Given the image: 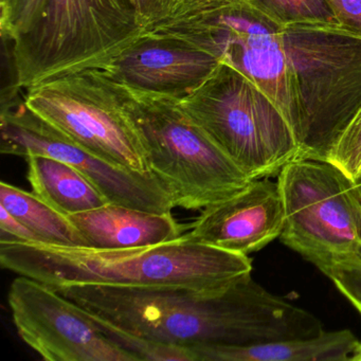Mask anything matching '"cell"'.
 Returning a JSON list of instances; mask_svg holds the SVG:
<instances>
[{
	"mask_svg": "<svg viewBox=\"0 0 361 361\" xmlns=\"http://www.w3.org/2000/svg\"><path fill=\"white\" fill-rule=\"evenodd\" d=\"M47 0H0V29L5 41L24 35L41 16Z\"/></svg>",
	"mask_w": 361,
	"mask_h": 361,
	"instance_id": "cell-19",
	"label": "cell"
},
{
	"mask_svg": "<svg viewBox=\"0 0 361 361\" xmlns=\"http://www.w3.org/2000/svg\"><path fill=\"white\" fill-rule=\"evenodd\" d=\"M302 159L327 161L331 149L361 109V37L338 25L282 28Z\"/></svg>",
	"mask_w": 361,
	"mask_h": 361,
	"instance_id": "cell-3",
	"label": "cell"
},
{
	"mask_svg": "<svg viewBox=\"0 0 361 361\" xmlns=\"http://www.w3.org/2000/svg\"><path fill=\"white\" fill-rule=\"evenodd\" d=\"M251 7L279 26L300 24L338 25L325 0H246Z\"/></svg>",
	"mask_w": 361,
	"mask_h": 361,
	"instance_id": "cell-18",
	"label": "cell"
},
{
	"mask_svg": "<svg viewBox=\"0 0 361 361\" xmlns=\"http://www.w3.org/2000/svg\"><path fill=\"white\" fill-rule=\"evenodd\" d=\"M327 161L353 180L361 174V109L338 139Z\"/></svg>",
	"mask_w": 361,
	"mask_h": 361,
	"instance_id": "cell-20",
	"label": "cell"
},
{
	"mask_svg": "<svg viewBox=\"0 0 361 361\" xmlns=\"http://www.w3.org/2000/svg\"><path fill=\"white\" fill-rule=\"evenodd\" d=\"M0 265L54 289L77 285L212 289L252 272L247 255L190 240L130 249L0 243Z\"/></svg>",
	"mask_w": 361,
	"mask_h": 361,
	"instance_id": "cell-2",
	"label": "cell"
},
{
	"mask_svg": "<svg viewBox=\"0 0 361 361\" xmlns=\"http://www.w3.org/2000/svg\"><path fill=\"white\" fill-rule=\"evenodd\" d=\"M191 119L251 180L278 177L300 149L280 109L255 83L219 64L179 100Z\"/></svg>",
	"mask_w": 361,
	"mask_h": 361,
	"instance_id": "cell-7",
	"label": "cell"
},
{
	"mask_svg": "<svg viewBox=\"0 0 361 361\" xmlns=\"http://www.w3.org/2000/svg\"><path fill=\"white\" fill-rule=\"evenodd\" d=\"M24 103L97 157L133 172L152 173L123 96L104 71H80L48 80L26 90Z\"/></svg>",
	"mask_w": 361,
	"mask_h": 361,
	"instance_id": "cell-9",
	"label": "cell"
},
{
	"mask_svg": "<svg viewBox=\"0 0 361 361\" xmlns=\"http://www.w3.org/2000/svg\"><path fill=\"white\" fill-rule=\"evenodd\" d=\"M116 85L138 128L149 169L170 189L175 207L202 210L252 181L185 113L180 99Z\"/></svg>",
	"mask_w": 361,
	"mask_h": 361,
	"instance_id": "cell-6",
	"label": "cell"
},
{
	"mask_svg": "<svg viewBox=\"0 0 361 361\" xmlns=\"http://www.w3.org/2000/svg\"><path fill=\"white\" fill-rule=\"evenodd\" d=\"M353 183H354L355 191L361 202V174L353 180Z\"/></svg>",
	"mask_w": 361,
	"mask_h": 361,
	"instance_id": "cell-25",
	"label": "cell"
},
{
	"mask_svg": "<svg viewBox=\"0 0 361 361\" xmlns=\"http://www.w3.org/2000/svg\"><path fill=\"white\" fill-rule=\"evenodd\" d=\"M0 206L30 228L39 236L43 244L90 247L68 215L61 212L35 193L1 181Z\"/></svg>",
	"mask_w": 361,
	"mask_h": 361,
	"instance_id": "cell-17",
	"label": "cell"
},
{
	"mask_svg": "<svg viewBox=\"0 0 361 361\" xmlns=\"http://www.w3.org/2000/svg\"><path fill=\"white\" fill-rule=\"evenodd\" d=\"M25 159L33 193L64 214L86 212L109 204L100 189L71 164L44 155H28Z\"/></svg>",
	"mask_w": 361,
	"mask_h": 361,
	"instance_id": "cell-16",
	"label": "cell"
},
{
	"mask_svg": "<svg viewBox=\"0 0 361 361\" xmlns=\"http://www.w3.org/2000/svg\"><path fill=\"white\" fill-rule=\"evenodd\" d=\"M359 341L348 329L325 331L314 337L274 340L248 345L192 348L197 361L350 360Z\"/></svg>",
	"mask_w": 361,
	"mask_h": 361,
	"instance_id": "cell-15",
	"label": "cell"
},
{
	"mask_svg": "<svg viewBox=\"0 0 361 361\" xmlns=\"http://www.w3.org/2000/svg\"><path fill=\"white\" fill-rule=\"evenodd\" d=\"M0 130L1 153L66 162L87 176L109 202L156 213H172L175 208L170 189L153 172H133L97 157L35 115L24 100L3 104Z\"/></svg>",
	"mask_w": 361,
	"mask_h": 361,
	"instance_id": "cell-10",
	"label": "cell"
},
{
	"mask_svg": "<svg viewBox=\"0 0 361 361\" xmlns=\"http://www.w3.org/2000/svg\"><path fill=\"white\" fill-rule=\"evenodd\" d=\"M326 276L361 317V261L336 264Z\"/></svg>",
	"mask_w": 361,
	"mask_h": 361,
	"instance_id": "cell-21",
	"label": "cell"
},
{
	"mask_svg": "<svg viewBox=\"0 0 361 361\" xmlns=\"http://www.w3.org/2000/svg\"><path fill=\"white\" fill-rule=\"evenodd\" d=\"M22 242L43 244L39 236L0 206V243Z\"/></svg>",
	"mask_w": 361,
	"mask_h": 361,
	"instance_id": "cell-22",
	"label": "cell"
},
{
	"mask_svg": "<svg viewBox=\"0 0 361 361\" xmlns=\"http://www.w3.org/2000/svg\"><path fill=\"white\" fill-rule=\"evenodd\" d=\"M142 35L183 42L235 69L267 94L295 130L297 109L282 27L246 0H174Z\"/></svg>",
	"mask_w": 361,
	"mask_h": 361,
	"instance_id": "cell-4",
	"label": "cell"
},
{
	"mask_svg": "<svg viewBox=\"0 0 361 361\" xmlns=\"http://www.w3.org/2000/svg\"><path fill=\"white\" fill-rule=\"evenodd\" d=\"M285 207L280 240L326 276L361 261V202L353 179L325 160L299 159L278 175Z\"/></svg>",
	"mask_w": 361,
	"mask_h": 361,
	"instance_id": "cell-8",
	"label": "cell"
},
{
	"mask_svg": "<svg viewBox=\"0 0 361 361\" xmlns=\"http://www.w3.org/2000/svg\"><path fill=\"white\" fill-rule=\"evenodd\" d=\"M8 301L18 335L45 360L138 361L83 308L44 283L18 276Z\"/></svg>",
	"mask_w": 361,
	"mask_h": 361,
	"instance_id": "cell-11",
	"label": "cell"
},
{
	"mask_svg": "<svg viewBox=\"0 0 361 361\" xmlns=\"http://www.w3.org/2000/svg\"><path fill=\"white\" fill-rule=\"evenodd\" d=\"M56 290L98 322L183 348L248 345L323 331L317 317L272 295L251 274L212 289L77 285Z\"/></svg>",
	"mask_w": 361,
	"mask_h": 361,
	"instance_id": "cell-1",
	"label": "cell"
},
{
	"mask_svg": "<svg viewBox=\"0 0 361 361\" xmlns=\"http://www.w3.org/2000/svg\"><path fill=\"white\" fill-rule=\"evenodd\" d=\"M340 27L361 37V0H325Z\"/></svg>",
	"mask_w": 361,
	"mask_h": 361,
	"instance_id": "cell-23",
	"label": "cell"
},
{
	"mask_svg": "<svg viewBox=\"0 0 361 361\" xmlns=\"http://www.w3.org/2000/svg\"><path fill=\"white\" fill-rule=\"evenodd\" d=\"M173 1L174 0H130L142 28L166 16Z\"/></svg>",
	"mask_w": 361,
	"mask_h": 361,
	"instance_id": "cell-24",
	"label": "cell"
},
{
	"mask_svg": "<svg viewBox=\"0 0 361 361\" xmlns=\"http://www.w3.org/2000/svg\"><path fill=\"white\" fill-rule=\"evenodd\" d=\"M284 224V200L278 180L255 179L238 193L202 209L185 235L249 257L280 238Z\"/></svg>",
	"mask_w": 361,
	"mask_h": 361,
	"instance_id": "cell-12",
	"label": "cell"
},
{
	"mask_svg": "<svg viewBox=\"0 0 361 361\" xmlns=\"http://www.w3.org/2000/svg\"><path fill=\"white\" fill-rule=\"evenodd\" d=\"M219 64L214 56L183 42L142 35L103 71L123 87L183 99Z\"/></svg>",
	"mask_w": 361,
	"mask_h": 361,
	"instance_id": "cell-13",
	"label": "cell"
},
{
	"mask_svg": "<svg viewBox=\"0 0 361 361\" xmlns=\"http://www.w3.org/2000/svg\"><path fill=\"white\" fill-rule=\"evenodd\" d=\"M68 216L92 248H140L181 236L172 213L151 212L115 202Z\"/></svg>",
	"mask_w": 361,
	"mask_h": 361,
	"instance_id": "cell-14",
	"label": "cell"
},
{
	"mask_svg": "<svg viewBox=\"0 0 361 361\" xmlns=\"http://www.w3.org/2000/svg\"><path fill=\"white\" fill-rule=\"evenodd\" d=\"M130 0H47L12 43L16 88L85 71H106L142 37Z\"/></svg>",
	"mask_w": 361,
	"mask_h": 361,
	"instance_id": "cell-5",
	"label": "cell"
},
{
	"mask_svg": "<svg viewBox=\"0 0 361 361\" xmlns=\"http://www.w3.org/2000/svg\"><path fill=\"white\" fill-rule=\"evenodd\" d=\"M350 360L361 361V342H359Z\"/></svg>",
	"mask_w": 361,
	"mask_h": 361,
	"instance_id": "cell-26",
	"label": "cell"
}]
</instances>
